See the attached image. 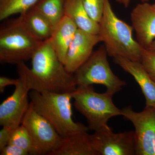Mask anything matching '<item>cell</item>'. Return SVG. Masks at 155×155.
<instances>
[{"mask_svg":"<svg viewBox=\"0 0 155 155\" xmlns=\"http://www.w3.org/2000/svg\"><path fill=\"white\" fill-rule=\"evenodd\" d=\"M18 82V78L13 79L5 76L0 77V93H3L5 91V88L9 85H15Z\"/></svg>","mask_w":155,"mask_h":155,"instance_id":"25","label":"cell"},{"mask_svg":"<svg viewBox=\"0 0 155 155\" xmlns=\"http://www.w3.org/2000/svg\"><path fill=\"white\" fill-rule=\"evenodd\" d=\"M21 124L28 130L37 155H51L63 141V137L30 102Z\"/></svg>","mask_w":155,"mask_h":155,"instance_id":"7","label":"cell"},{"mask_svg":"<svg viewBox=\"0 0 155 155\" xmlns=\"http://www.w3.org/2000/svg\"><path fill=\"white\" fill-rule=\"evenodd\" d=\"M12 129L6 126H3L0 130V150L9 144Z\"/></svg>","mask_w":155,"mask_h":155,"instance_id":"24","label":"cell"},{"mask_svg":"<svg viewBox=\"0 0 155 155\" xmlns=\"http://www.w3.org/2000/svg\"><path fill=\"white\" fill-rule=\"evenodd\" d=\"M78 29L76 24L64 16L55 26L50 38L58 58L64 65L68 49Z\"/></svg>","mask_w":155,"mask_h":155,"instance_id":"14","label":"cell"},{"mask_svg":"<svg viewBox=\"0 0 155 155\" xmlns=\"http://www.w3.org/2000/svg\"><path fill=\"white\" fill-rule=\"evenodd\" d=\"M121 116L135 128V155H155V108L145 107L137 112L129 106L121 110Z\"/></svg>","mask_w":155,"mask_h":155,"instance_id":"8","label":"cell"},{"mask_svg":"<svg viewBox=\"0 0 155 155\" xmlns=\"http://www.w3.org/2000/svg\"><path fill=\"white\" fill-rule=\"evenodd\" d=\"M65 0H39L34 6L55 26L64 17Z\"/></svg>","mask_w":155,"mask_h":155,"instance_id":"18","label":"cell"},{"mask_svg":"<svg viewBox=\"0 0 155 155\" xmlns=\"http://www.w3.org/2000/svg\"><path fill=\"white\" fill-rule=\"evenodd\" d=\"M150 1V0H141L142 2H147Z\"/></svg>","mask_w":155,"mask_h":155,"instance_id":"28","label":"cell"},{"mask_svg":"<svg viewBox=\"0 0 155 155\" xmlns=\"http://www.w3.org/2000/svg\"><path fill=\"white\" fill-rule=\"evenodd\" d=\"M115 64L133 76L140 87L146 100V107L155 108V82L150 77L141 63L121 57L114 58Z\"/></svg>","mask_w":155,"mask_h":155,"instance_id":"13","label":"cell"},{"mask_svg":"<svg viewBox=\"0 0 155 155\" xmlns=\"http://www.w3.org/2000/svg\"><path fill=\"white\" fill-rule=\"evenodd\" d=\"M141 63L150 77L155 82V51L143 49Z\"/></svg>","mask_w":155,"mask_h":155,"instance_id":"22","label":"cell"},{"mask_svg":"<svg viewBox=\"0 0 155 155\" xmlns=\"http://www.w3.org/2000/svg\"><path fill=\"white\" fill-rule=\"evenodd\" d=\"M148 49H150L155 50V39L153 41L152 43L151 44V45L150 46V48H149Z\"/></svg>","mask_w":155,"mask_h":155,"instance_id":"27","label":"cell"},{"mask_svg":"<svg viewBox=\"0 0 155 155\" xmlns=\"http://www.w3.org/2000/svg\"><path fill=\"white\" fill-rule=\"evenodd\" d=\"M43 41L35 38L19 17L0 28V62L16 64L31 59Z\"/></svg>","mask_w":155,"mask_h":155,"instance_id":"5","label":"cell"},{"mask_svg":"<svg viewBox=\"0 0 155 155\" xmlns=\"http://www.w3.org/2000/svg\"><path fill=\"white\" fill-rule=\"evenodd\" d=\"M9 144L22 148L28 152L29 155H37L30 134L22 124L12 129Z\"/></svg>","mask_w":155,"mask_h":155,"instance_id":"20","label":"cell"},{"mask_svg":"<svg viewBox=\"0 0 155 155\" xmlns=\"http://www.w3.org/2000/svg\"><path fill=\"white\" fill-rule=\"evenodd\" d=\"M72 95L75 109L86 118L89 130L111 129L107 124L109 119L121 116V110L113 102V95L107 92H96L93 85L77 86Z\"/></svg>","mask_w":155,"mask_h":155,"instance_id":"4","label":"cell"},{"mask_svg":"<svg viewBox=\"0 0 155 155\" xmlns=\"http://www.w3.org/2000/svg\"><path fill=\"white\" fill-rule=\"evenodd\" d=\"M91 144L98 155H135L134 131L115 133L112 128L94 131L90 135Z\"/></svg>","mask_w":155,"mask_h":155,"instance_id":"9","label":"cell"},{"mask_svg":"<svg viewBox=\"0 0 155 155\" xmlns=\"http://www.w3.org/2000/svg\"><path fill=\"white\" fill-rule=\"evenodd\" d=\"M102 41L99 34L78 29L68 49L64 67L67 72L74 74L91 57L94 48Z\"/></svg>","mask_w":155,"mask_h":155,"instance_id":"11","label":"cell"},{"mask_svg":"<svg viewBox=\"0 0 155 155\" xmlns=\"http://www.w3.org/2000/svg\"><path fill=\"white\" fill-rule=\"evenodd\" d=\"M72 93H39L33 90L29 93L34 109L51 124L63 138L89 130L84 124L72 119Z\"/></svg>","mask_w":155,"mask_h":155,"instance_id":"3","label":"cell"},{"mask_svg":"<svg viewBox=\"0 0 155 155\" xmlns=\"http://www.w3.org/2000/svg\"><path fill=\"white\" fill-rule=\"evenodd\" d=\"M39 0H0V20L15 14L25 13L36 5Z\"/></svg>","mask_w":155,"mask_h":155,"instance_id":"19","label":"cell"},{"mask_svg":"<svg viewBox=\"0 0 155 155\" xmlns=\"http://www.w3.org/2000/svg\"><path fill=\"white\" fill-rule=\"evenodd\" d=\"M19 18L26 29L40 41L51 38L54 27L34 6L20 14Z\"/></svg>","mask_w":155,"mask_h":155,"instance_id":"16","label":"cell"},{"mask_svg":"<svg viewBox=\"0 0 155 155\" xmlns=\"http://www.w3.org/2000/svg\"><path fill=\"white\" fill-rule=\"evenodd\" d=\"M64 12V16L71 19L78 29L98 34L99 23L89 15L81 0H65Z\"/></svg>","mask_w":155,"mask_h":155,"instance_id":"17","label":"cell"},{"mask_svg":"<svg viewBox=\"0 0 155 155\" xmlns=\"http://www.w3.org/2000/svg\"><path fill=\"white\" fill-rule=\"evenodd\" d=\"M130 1L131 0H116L117 2L123 5L126 8H127L129 6Z\"/></svg>","mask_w":155,"mask_h":155,"instance_id":"26","label":"cell"},{"mask_svg":"<svg viewBox=\"0 0 155 155\" xmlns=\"http://www.w3.org/2000/svg\"><path fill=\"white\" fill-rule=\"evenodd\" d=\"M1 155H28V152L15 145L8 144L0 150Z\"/></svg>","mask_w":155,"mask_h":155,"instance_id":"23","label":"cell"},{"mask_svg":"<svg viewBox=\"0 0 155 155\" xmlns=\"http://www.w3.org/2000/svg\"><path fill=\"white\" fill-rule=\"evenodd\" d=\"M130 20L137 41L148 49L155 39V4H137L130 13Z\"/></svg>","mask_w":155,"mask_h":155,"instance_id":"12","label":"cell"},{"mask_svg":"<svg viewBox=\"0 0 155 155\" xmlns=\"http://www.w3.org/2000/svg\"><path fill=\"white\" fill-rule=\"evenodd\" d=\"M31 68L25 62L17 64L30 91L39 93H72L77 87L74 74L67 72L58 58L51 39L43 41L32 56Z\"/></svg>","mask_w":155,"mask_h":155,"instance_id":"1","label":"cell"},{"mask_svg":"<svg viewBox=\"0 0 155 155\" xmlns=\"http://www.w3.org/2000/svg\"><path fill=\"white\" fill-rule=\"evenodd\" d=\"M18 74V82L14 93L0 105V125L11 129L21 125L30 104V89L23 75Z\"/></svg>","mask_w":155,"mask_h":155,"instance_id":"10","label":"cell"},{"mask_svg":"<svg viewBox=\"0 0 155 155\" xmlns=\"http://www.w3.org/2000/svg\"><path fill=\"white\" fill-rule=\"evenodd\" d=\"M50 155H98V154L91 144L90 134L87 131H84L63 138L61 145Z\"/></svg>","mask_w":155,"mask_h":155,"instance_id":"15","label":"cell"},{"mask_svg":"<svg viewBox=\"0 0 155 155\" xmlns=\"http://www.w3.org/2000/svg\"><path fill=\"white\" fill-rule=\"evenodd\" d=\"M107 55L104 45L93 51L88 60L74 73L77 86L101 84L106 87L107 93L114 95L126 85V82L112 71Z\"/></svg>","mask_w":155,"mask_h":155,"instance_id":"6","label":"cell"},{"mask_svg":"<svg viewBox=\"0 0 155 155\" xmlns=\"http://www.w3.org/2000/svg\"><path fill=\"white\" fill-rule=\"evenodd\" d=\"M99 23L98 34L109 55L114 58L123 57L141 62L144 48L134 39L132 26L116 16L110 0L105 1L102 17Z\"/></svg>","mask_w":155,"mask_h":155,"instance_id":"2","label":"cell"},{"mask_svg":"<svg viewBox=\"0 0 155 155\" xmlns=\"http://www.w3.org/2000/svg\"><path fill=\"white\" fill-rule=\"evenodd\" d=\"M89 15L99 23L102 17L106 0H81Z\"/></svg>","mask_w":155,"mask_h":155,"instance_id":"21","label":"cell"}]
</instances>
